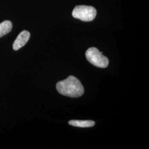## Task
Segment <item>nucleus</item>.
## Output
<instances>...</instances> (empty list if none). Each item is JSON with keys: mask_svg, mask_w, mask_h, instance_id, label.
I'll return each instance as SVG.
<instances>
[{"mask_svg": "<svg viewBox=\"0 0 149 149\" xmlns=\"http://www.w3.org/2000/svg\"><path fill=\"white\" fill-rule=\"evenodd\" d=\"M86 56L91 64L98 68H106L109 64L108 59L103 55V52L95 47L89 48L86 51Z\"/></svg>", "mask_w": 149, "mask_h": 149, "instance_id": "nucleus-2", "label": "nucleus"}, {"mask_svg": "<svg viewBox=\"0 0 149 149\" xmlns=\"http://www.w3.org/2000/svg\"><path fill=\"white\" fill-rule=\"evenodd\" d=\"M30 33L27 31H23L18 36L13 44V48L15 50H18L24 46L30 38Z\"/></svg>", "mask_w": 149, "mask_h": 149, "instance_id": "nucleus-4", "label": "nucleus"}, {"mask_svg": "<svg viewBox=\"0 0 149 149\" xmlns=\"http://www.w3.org/2000/svg\"><path fill=\"white\" fill-rule=\"evenodd\" d=\"M69 124L72 126L80 128H90L95 125V123L93 120H70Z\"/></svg>", "mask_w": 149, "mask_h": 149, "instance_id": "nucleus-5", "label": "nucleus"}, {"mask_svg": "<svg viewBox=\"0 0 149 149\" xmlns=\"http://www.w3.org/2000/svg\"><path fill=\"white\" fill-rule=\"evenodd\" d=\"M96 15V9L89 6H76L72 11V16L82 21H92L95 18Z\"/></svg>", "mask_w": 149, "mask_h": 149, "instance_id": "nucleus-3", "label": "nucleus"}, {"mask_svg": "<svg viewBox=\"0 0 149 149\" xmlns=\"http://www.w3.org/2000/svg\"><path fill=\"white\" fill-rule=\"evenodd\" d=\"M56 89L61 95L72 98L79 97L84 93V88L80 80L74 76L58 82Z\"/></svg>", "mask_w": 149, "mask_h": 149, "instance_id": "nucleus-1", "label": "nucleus"}, {"mask_svg": "<svg viewBox=\"0 0 149 149\" xmlns=\"http://www.w3.org/2000/svg\"><path fill=\"white\" fill-rule=\"evenodd\" d=\"M12 23L10 21H5L0 23V38L4 36L11 32Z\"/></svg>", "mask_w": 149, "mask_h": 149, "instance_id": "nucleus-6", "label": "nucleus"}]
</instances>
